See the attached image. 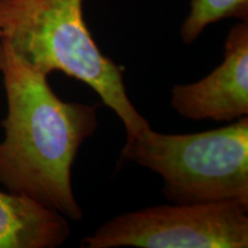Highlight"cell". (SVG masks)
Instances as JSON below:
<instances>
[{"mask_svg":"<svg viewBox=\"0 0 248 248\" xmlns=\"http://www.w3.org/2000/svg\"><path fill=\"white\" fill-rule=\"evenodd\" d=\"M122 159L156 172L171 203L234 201L248 208V116L202 132L150 128L126 139Z\"/></svg>","mask_w":248,"mask_h":248,"instance_id":"3","label":"cell"},{"mask_svg":"<svg viewBox=\"0 0 248 248\" xmlns=\"http://www.w3.org/2000/svg\"><path fill=\"white\" fill-rule=\"evenodd\" d=\"M0 74L7 100L0 141V184L78 222L83 210L71 185L80 146L98 128L94 105L61 100L47 77L0 38Z\"/></svg>","mask_w":248,"mask_h":248,"instance_id":"1","label":"cell"},{"mask_svg":"<svg viewBox=\"0 0 248 248\" xmlns=\"http://www.w3.org/2000/svg\"><path fill=\"white\" fill-rule=\"evenodd\" d=\"M70 233L61 213L26 195L0 190V248H54Z\"/></svg>","mask_w":248,"mask_h":248,"instance_id":"6","label":"cell"},{"mask_svg":"<svg viewBox=\"0 0 248 248\" xmlns=\"http://www.w3.org/2000/svg\"><path fill=\"white\" fill-rule=\"evenodd\" d=\"M0 37H1V33H0Z\"/></svg>","mask_w":248,"mask_h":248,"instance_id":"8","label":"cell"},{"mask_svg":"<svg viewBox=\"0 0 248 248\" xmlns=\"http://www.w3.org/2000/svg\"><path fill=\"white\" fill-rule=\"evenodd\" d=\"M248 21V0H191V8L181 27V38L191 45L210 24L223 18Z\"/></svg>","mask_w":248,"mask_h":248,"instance_id":"7","label":"cell"},{"mask_svg":"<svg viewBox=\"0 0 248 248\" xmlns=\"http://www.w3.org/2000/svg\"><path fill=\"white\" fill-rule=\"evenodd\" d=\"M170 102L188 120L230 123L248 115V21L229 31L222 63L198 82L173 86Z\"/></svg>","mask_w":248,"mask_h":248,"instance_id":"5","label":"cell"},{"mask_svg":"<svg viewBox=\"0 0 248 248\" xmlns=\"http://www.w3.org/2000/svg\"><path fill=\"white\" fill-rule=\"evenodd\" d=\"M248 208L234 201L163 204L117 215L83 248H247Z\"/></svg>","mask_w":248,"mask_h":248,"instance_id":"4","label":"cell"},{"mask_svg":"<svg viewBox=\"0 0 248 248\" xmlns=\"http://www.w3.org/2000/svg\"><path fill=\"white\" fill-rule=\"evenodd\" d=\"M0 33L33 69L46 76L60 71L91 88L122 121L126 139L151 128L129 99L123 68L91 36L83 0H0Z\"/></svg>","mask_w":248,"mask_h":248,"instance_id":"2","label":"cell"}]
</instances>
